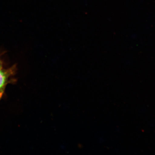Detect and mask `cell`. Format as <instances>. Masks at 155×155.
<instances>
[{
    "label": "cell",
    "mask_w": 155,
    "mask_h": 155,
    "mask_svg": "<svg viewBox=\"0 0 155 155\" xmlns=\"http://www.w3.org/2000/svg\"><path fill=\"white\" fill-rule=\"evenodd\" d=\"M8 72L0 69V89L5 86L7 82Z\"/></svg>",
    "instance_id": "1"
},
{
    "label": "cell",
    "mask_w": 155,
    "mask_h": 155,
    "mask_svg": "<svg viewBox=\"0 0 155 155\" xmlns=\"http://www.w3.org/2000/svg\"><path fill=\"white\" fill-rule=\"evenodd\" d=\"M1 68H2V64H1V61H0V69H1Z\"/></svg>",
    "instance_id": "3"
},
{
    "label": "cell",
    "mask_w": 155,
    "mask_h": 155,
    "mask_svg": "<svg viewBox=\"0 0 155 155\" xmlns=\"http://www.w3.org/2000/svg\"><path fill=\"white\" fill-rule=\"evenodd\" d=\"M3 91L2 90H1L0 89V99L2 97V96Z\"/></svg>",
    "instance_id": "2"
}]
</instances>
